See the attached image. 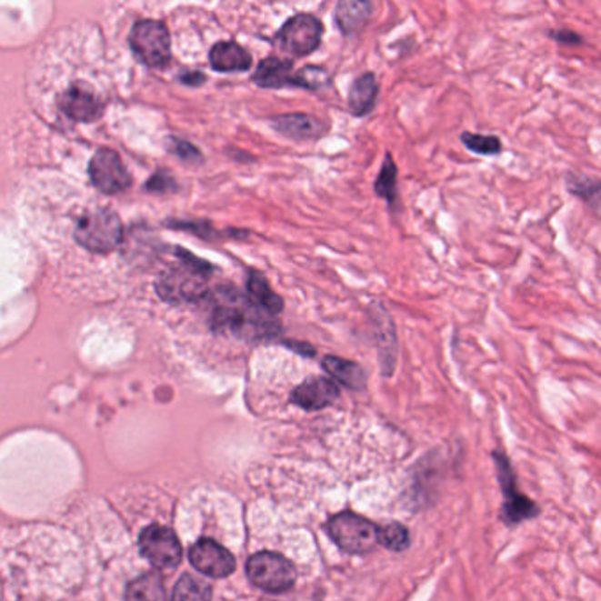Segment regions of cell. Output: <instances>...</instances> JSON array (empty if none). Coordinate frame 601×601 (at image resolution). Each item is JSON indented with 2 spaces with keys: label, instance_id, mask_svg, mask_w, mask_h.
<instances>
[{
  "label": "cell",
  "instance_id": "1",
  "mask_svg": "<svg viewBox=\"0 0 601 601\" xmlns=\"http://www.w3.org/2000/svg\"><path fill=\"white\" fill-rule=\"evenodd\" d=\"M212 325L238 339L258 343L277 339L283 334L281 323L256 307L247 295L236 287H219L212 304Z\"/></svg>",
  "mask_w": 601,
  "mask_h": 601
},
{
  "label": "cell",
  "instance_id": "2",
  "mask_svg": "<svg viewBox=\"0 0 601 601\" xmlns=\"http://www.w3.org/2000/svg\"><path fill=\"white\" fill-rule=\"evenodd\" d=\"M212 266L201 259L182 253V263L170 270L159 285V293L166 300H198L206 295Z\"/></svg>",
  "mask_w": 601,
  "mask_h": 601
},
{
  "label": "cell",
  "instance_id": "3",
  "mask_svg": "<svg viewBox=\"0 0 601 601\" xmlns=\"http://www.w3.org/2000/svg\"><path fill=\"white\" fill-rule=\"evenodd\" d=\"M247 576L253 586L270 595L287 593L296 582V566L283 554L263 550L249 557Z\"/></svg>",
  "mask_w": 601,
  "mask_h": 601
},
{
  "label": "cell",
  "instance_id": "4",
  "mask_svg": "<svg viewBox=\"0 0 601 601\" xmlns=\"http://www.w3.org/2000/svg\"><path fill=\"white\" fill-rule=\"evenodd\" d=\"M328 535L347 554H371L377 542L379 527L366 516L343 512L328 520Z\"/></svg>",
  "mask_w": 601,
  "mask_h": 601
},
{
  "label": "cell",
  "instance_id": "5",
  "mask_svg": "<svg viewBox=\"0 0 601 601\" xmlns=\"http://www.w3.org/2000/svg\"><path fill=\"white\" fill-rule=\"evenodd\" d=\"M80 245L97 255H108L115 251L124 236L120 217L112 210H101L85 215L75 233Z\"/></svg>",
  "mask_w": 601,
  "mask_h": 601
},
{
  "label": "cell",
  "instance_id": "6",
  "mask_svg": "<svg viewBox=\"0 0 601 601\" xmlns=\"http://www.w3.org/2000/svg\"><path fill=\"white\" fill-rule=\"evenodd\" d=\"M323 24L311 13L291 16L275 34V45L295 58L307 57L321 46Z\"/></svg>",
  "mask_w": 601,
  "mask_h": 601
},
{
  "label": "cell",
  "instance_id": "7",
  "mask_svg": "<svg viewBox=\"0 0 601 601\" xmlns=\"http://www.w3.org/2000/svg\"><path fill=\"white\" fill-rule=\"evenodd\" d=\"M135 55L148 67H165L172 58V41L168 29L155 20H142L131 30L129 37Z\"/></svg>",
  "mask_w": 601,
  "mask_h": 601
},
{
  "label": "cell",
  "instance_id": "8",
  "mask_svg": "<svg viewBox=\"0 0 601 601\" xmlns=\"http://www.w3.org/2000/svg\"><path fill=\"white\" fill-rule=\"evenodd\" d=\"M140 552L157 570H173L182 563L184 550L170 527L152 524L140 535Z\"/></svg>",
  "mask_w": 601,
  "mask_h": 601
},
{
  "label": "cell",
  "instance_id": "9",
  "mask_svg": "<svg viewBox=\"0 0 601 601\" xmlns=\"http://www.w3.org/2000/svg\"><path fill=\"white\" fill-rule=\"evenodd\" d=\"M494 457H496L497 476H499V482H501V488L505 492V505L501 508V518L508 526H516V524H520L527 518L538 516L540 508L535 505V501L518 492L516 475H514V469H512L506 456L496 452Z\"/></svg>",
  "mask_w": 601,
  "mask_h": 601
},
{
  "label": "cell",
  "instance_id": "10",
  "mask_svg": "<svg viewBox=\"0 0 601 601\" xmlns=\"http://www.w3.org/2000/svg\"><path fill=\"white\" fill-rule=\"evenodd\" d=\"M90 178L105 195H118L131 185V175L112 148H101L90 161Z\"/></svg>",
  "mask_w": 601,
  "mask_h": 601
},
{
  "label": "cell",
  "instance_id": "11",
  "mask_svg": "<svg viewBox=\"0 0 601 601\" xmlns=\"http://www.w3.org/2000/svg\"><path fill=\"white\" fill-rule=\"evenodd\" d=\"M189 561L198 572L212 578L229 576L236 568L233 554L212 538H201L198 544L193 545L189 550Z\"/></svg>",
  "mask_w": 601,
  "mask_h": 601
},
{
  "label": "cell",
  "instance_id": "12",
  "mask_svg": "<svg viewBox=\"0 0 601 601\" xmlns=\"http://www.w3.org/2000/svg\"><path fill=\"white\" fill-rule=\"evenodd\" d=\"M369 315L373 319L376 347L379 351L381 371H383V376L388 377L396 371L397 353H399V343H397L394 319H392V316L388 315L386 307H383L381 304H373Z\"/></svg>",
  "mask_w": 601,
  "mask_h": 601
},
{
  "label": "cell",
  "instance_id": "13",
  "mask_svg": "<svg viewBox=\"0 0 601 601\" xmlns=\"http://www.w3.org/2000/svg\"><path fill=\"white\" fill-rule=\"evenodd\" d=\"M341 397L339 385L328 377H311L300 383L289 396V401L306 411H319Z\"/></svg>",
  "mask_w": 601,
  "mask_h": 601
},
{
  "label": "cell",
  "instance_id": "14",
  "mask_svg": "<svg viewBox=\"0 0 601 601\" xmlns=\"http://www.w3.org/2000/svg\"><path fill=\"white\" fill-rule=\"evenodd\" d=\"M272 127L293 142H316L328 133V125L315 115L283 114L270 118Z\"/></svg>",
  "mask_w": 601,
  "mask_h": 601
},
{
  "label": "cell",
  "instance_id": "15",
  "mask_svg": "<svg viewBox=\"0 0 601 601\" xmlns=\"http://www.w3.org/2000/svg\"><path fill=\"white\" fill-rule=\"evenodd\" d=\"M58 106L64 114L76 122H92L103 114V105L99 97L82 84L67 88L60 95Z\"/></svg>",
  "mask_w": 601,
  "mask_h": 601
},
{
  "label": "cell",
  "instance_id": "16",
  "mask_svg": "<svg viewBox=\"0 0 601 601\" xmlns=\"http://www.w3.org/2000/svg\"><path fill=\"white\" fill-rule=\"evenodd\" d=\"M245 291H247L249 300L272 317H277L286 307L285 298L279 293H275L270 286L268 279L255 268L247 270Z\"/></svg>",
  "mask_w": 601,
  "mask_h": 601
},
{
  "label": "cell",
  "instance_id": "17",
  "mask_svg": "<svg viewBox=\"0 0 601 601\" xmlns=\"http://www.w3.org/2000/svg\"><path fill=\"white\" fill-rule=\"evenodd\" d=\"M210 65L217 73H245L253 65V57L235 41H219L210 50Z\"/></svg>",
  "mask_w": 601,
  "mask_h": 601
},
{
  "label": "cell",
  "instance_id": "18",
  "mask_svg": "<svg viewBox=\"0 0 601 601\" xmlns=\"http://www.w3.org/2000/svg\"><path fill=\"white\" fill-rule=\"evenodd\" d=\"M379 95V84L374 73H364L349 86L347 110L356 118L367 116L374 112Z\"/></svg>",
  "mask_w": 601,
  "mask_h": 601
},
{
  "label": "cell",
  "instance_id": "19",
  "mask_svg": "<svg viewBox=\"0 0 601 601\" xmlns=\"http://www.w3.org/2000/svg\"><path fill=\"white\" fill-rule=\"evenodd\" d=\"M295 62L291 58H263L253 75V82L261 88H295L293 82Z\"/></svg>",
  "mask_w": 601,
  "mask_h": 601
},
{
  "label": "cell",
  "instance_id": "20",
  "mask_svg": "<svg viewBox=\"0 0 601 601\" xmlns=\"http://www.w3.org/2000/svg\"><path fill=\"white\" fill-rule=\"evenodd\" d=\"M373 2L366 0H341L336 5V25L343 35H355L366 29L373 16Z\"/></svg>",
  "mask_w": 601,
  "mask_h": 601
},
{
  "label": "cell",
  "instance_id": "21",
  "mask_svg": "<svg viewBox=\"0 0 601 601\" xmlns=\"http://www.w3.org/2000/svg\"><path fill=\"white\" fill-rule=\"evenodd\" d=\"M321 366H323L325 373L330 374L337 383H341L349 390L360 392V390L367 388V373L356 362L346 360L336 355H326V356H323Z\"/></svg>",
  "mask_w": 601,
  "mask_h": 601
},
{
  "label": "cell",
  "instance_id": "22",
  "mask_svg": "<svg viewBox=\"0 0 601 601\" xmlns=\"http://www.w3.org/2000/svg\"><path fill=\"white\" fill-rule=\"evenodd\" d=\"M125 601H166L163 575L150 572L135 578L125 589Z\"/></svg>",
  "mask_w": 601,
  "mask_h": 601
},
{
  "label": "cell",
  "instance_id": "23",
  "mask_svg": "<svg viewBox=\"0 0 601 601\" xmlns=\"http://www.w3.org/2000/svg\"><path fill=\"white\" fill-rule=\"evenodd\" d=\"M397 176H399V170L397 165L394 161V155L388 152L385 155L383 166L379 170L377 178L374 180V193L386 201L390 208L396 206V203L399 201V187H397Z\"/></svg>",
  "mask_w": 601,
  "mask_h": 601
},
{
  "label": "cell",
  "instance_id": "24",
  "mask_svg": "<svg viewBox=\"0 0 601 601\" xmlns=\"http://www.w3.org/2000/svg\"><path fill=\"white\" fill-rule=\"evenodd\" d=\"M172 601H212V587L193 575H182L173 589Z\"/></svg>",
  "mask_w": 601,
  "mask_h": 601
},
{
  "label": "cell",
  "instance_id": "25",
  "mask_svg": "<svg viewBox=\"0 0 601 601\" xmlns=\"http://www.w3.org/2000/svg\"><path fill=\"white\" fill-rule=\"evenodd\" d=\"M566 187H568V193H572L576 198L593 205V208L598 210L601 189L598 178H591V176H586V175L570 172L566 176Z\"/></svg>",
  "mask_w": 601,
  "mask_h": 601
},
{
  "label": "cell",
  "instance_id": "26",
  "mask_svg": "<svg viewBox=\"0 0 601 601\" xmlns=\"http://www.w3.org/2000/svg\"><path fill=\"white\" fill-rule=\"evenodd\" d=\"M377 542L392 552H404L411 545V535L406 526L399 522H390L377 531Z\"/></svg>",
  "mask_w": 601,
  "mask_h": 601
},
{
  "label": "cell",
  "instance_id": "27",
  "mask_svg": "<svg viewBox=\"0 0 601 601\" xmlns=\"http://www.w3.org/2000/svg\"><path fill=\"white\" fill-rule=\"evenodd\" d=\"M295 88H304V90H323L332 85V76L325 67L319 65H306L298 73L293 75Z\"/></svg>",
  "mask_w": 601,
  "mask_h": 601
},
{
  "label": "cell",
  "instance_id": "28",
  "mask_svg": "<svg viewBox=\"0 0 601 601\" xmlns=\"http://www.w3.org/2000/svg\"><path fill=\"white\" fill-rule=\"evenodd\" d=\"M462 145L478 155H499L503 152V142L501 138L494 135H478V133H462L460 135Z\"/></svg>",
  "mask_w": 601,
  "mask_h": 601
},
{
  "label": "cell",
  "instance_id": "29",
  "mask_svg": "<svg viewBox=\"0 0 601 601\" xmlns=\"http://www.w3.org/2000/svg\"><path fill=\"white\" fill-rule=\"evenodd\" d=\"M281 344L295 351L296 355H302V356H307V358H315L316 356V347L313 344L304 343V341H281Z\"/></svg>",
  "mask_w": 601,
  "mask_h": 601
},
{
  "label": "cell",
  "instance_id": "30",
  "mask_svg": "<svg viewBox=\"0 0 601 601\" xmlns=\"http://www.w3.org/2000/svg\"><path fill=\"white\" fill-rule=\"evenodd\" d=\"M550 35L561 45H582L584 43V39L578 34H575L573 30H554V32H550Z\"/></svg>",
  "mask_w": 601,
  "mask_h": 601
}]
</instances>
